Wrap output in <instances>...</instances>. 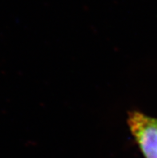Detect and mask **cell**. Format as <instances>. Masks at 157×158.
I'll return each instance as SVG.
<instances>
[{"label":"cell","instance_id":"cell-1","mask_svg":"<svg viewBox=\"0 0 157 158\" xmlns=\"http://www.w3.org/2000/svg\"><path fill=\"white\" fill-rule=\"evenodd\" d=\"M127 121L145 157L157 158V120L132 112Z\"/></svg>","mask_w":157,"mask_h":158}]
</instances>
